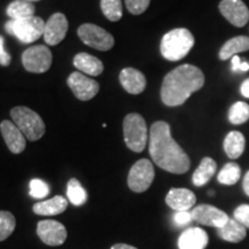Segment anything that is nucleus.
<instances>
[{"label": "nucleus", "instance_id": "1", "mask_svg": "<svg viewBox=\"0 0 249 249\" xmlns=\"http://www.w3.org/2000/svg\"><path fill=\"white\" fill-rule=\"evenodd\" d=\"M149 152L154 163L170 173L182 174L191 167V160L171 135L170 124L165 121L152 124L149 134Z\"/></svg>", "mask_w": 249, "mask_h": 249}, {"label": "nucleus", "instance_id": "2", "mask_svg": "<svg viewBox=\"0 0 249 249\" xmlns=\"http://www.w3.org/2000/svg\"><path fill=\"white\" fill-rule=\"evenodd\" d=\"M203 71L194 65L185 64L174 68L164 77L160 89L161 102L166 107L182 105L193 93L204 86Z\"/></svg>", "mask_w": 249, "mask_h": 249}, {"label": "nucleus", "instance_id": "3", "mask_svg": "<svg viewBox=\"0 0 249 249\" xmlns=\"http://www.w3.org/2000/svg\"><path fill=\"white\" fill-rule=\"evenodd\" d=\"M195 39L186 28H177L165 34L160 42V53L169 61H179L191 52Z\"/></svg>", "mask_w": 249, "mask_h": 249}, {"label": "nucleus", "instance_id": "4", "mask_svg": "<svg viewBox=\"0 0 249 249\" xmlns=\"http://www.w3.org/2000/svg\"><path fill=\"white\" fill-rule=\"evenodd\" d=\"M13 123L29 141H37L44 135L45 124L38 113L27 107H17L11 111Z\"/></svg>", "mask_w": 249, "mask_h": 249}, {"label": "nucleus", "instance_id": "5", "mask_svg": "<svg viewBox=\"0 0 249 249\" xmlns=\"http://www.w3.org/2000/svg\"><path fill=\"white\" fill-rule=\"evenodd\" d=\"M124 140L134 152H142L148 141V128L145 120L139 113H129L124 119Z\"/></svg>", "mask_w": 249, "mask_h": 249}, {"label": "nucleus", "instance_id": "6", "mask_svg": "<svg viewBox=\"0 0 249 249\" xmlns=\"http://www.w3.org/2000/svg\"><path fill=\"white\" fill-rule=\"evenodd\" d=\"M45 22L38 17H30L22 20H9L5 29L17 37L23 44H29L44 35Z\"/></svg>", "mask_w": 249, "mask_h": 249}, {"label": "nucleus", "instance_id": "7", "mask_svg": "<svg viewBox=\"0 0 249 249\" xmlns=\"http://www.w3.org/2000/svg\"><path fill=\"white\" fill-rule=\"evenodd\" d=\"M77 35L86 45L99 51H108L113 48L114 38L110 33L92 23H85L77 29Z\"/></svg>", "mask_w": 249, "mask_h": 249}, {"label": "nucleus", "instance_id": "8", "mask_svg": "<svg viewBox=\"0 0 249 249\" xmlns=\"http://www.w3.org/2000/svg\"><path fill=\"white\" fill-rule=\"evenodd\" d=\"M155 179L154 165L149 160H140L133 165L129 171L128 187L135 193L145 192Z\"/></svg>", "mask_w": 249, "mask_h": 249}, {"label": "nucleus", "instance_id": "9", "mask_svg": "<svg viewBox=\"0 0 249 249\" xmlns=\"http://www.w3.org/2000/svg\"><path fill=\"white\" fill-rule=\"evenodd\" d=\"M22 65L30 73H45L52 65V52L45 45H35L22 54Z\"/></svg>", "mask_w": 249, "mask_h": 249}, {"label": "nucleus", "instance_id": "10", "mask_svg": "<svg viewBox=\"0 0 249 249\" xmlns=\"http://www.w3.org/2000/svg\"><path fill=\"white\" fill-rule=\"evenodd\" d=\"M191 213L194 222L205 226L217 227V229L223 227L230 219L226 213L209 204L197 205L191 211Z\"/></svg>", "mask_w": 249, "mask_h": 249}, {"label": "nucleus", "instance_id": "11", "mask_svg": "<svg viewBox=\"0 0 249 249\" xmlns=\"http://www.w3.org/2000/svg\"><path fill=\"white\" fill-rule=\"evenodd\" d=\"M68 87L71 89L76 98L80 101H90L97 95L99 85L95 80L83 75L80 71H74L68 76Z\"/></svg>", "mask_w": 249, "mask_h": 249}, {"label": "nucleus", "instance_id": "12", "mask_svg": "<svg viewBox=\"0 0 249 249\" xmlns=\"http://www.w3.org/2000/svg\"><path fill=\"white\" fill-rule=\"evenodd\" d=\"M219 12L230 23L236 28H242L249 21V9L242 0H222Z\"/></svg>", "mask_w": 249, "mask_h": 249}, {"label": "nucleus", "instance_id": "13", "mask_svg": "<svg viewBox=\"0 0 249 249\" xmlns=\"http://www.w3.org/2000/svg\"><path fill=\"white\" fill-rule=\"evenodd\" d=\"M37 234L48 246H61L67 239L66 227L57 220H40L37 224Z\"/></svg>", "mask_w": 249, "mask_h": 249}, {"label": "nucleus", "instance_id": "14", "mask_svg": "<svg viewBox=\"0 0 249 249\" xmlns=\"http://www.w3.org/2000/svg\"><path fill=\"white\" fill-rule=\"evenodd\" d=\"M68 30V21L62 13H54L45 22L44 40L48 45H57L66 37Z\"/></svg>", "mask_w": 249, "mask_h": 249}, {"label": "nucleus", "instance_id": "15", "mask_svg": "<svg viewBox=\"0 0 249 249\" xmlns=\"http://www.w3.org/2000/svg\"><path fill=\"white\" fill-rule=\"evenodd\" d=\"M0 130L8 149L13 154H21L26 149V136L14 123L4 120L0 124Z\"/></svg>", "mask_w": 249, "mask_h": 249}, {"label": "nucleus", "instance_id": "16", "mask_svg": "<svg viewBox=\"0 0 249 249\" xmlns=\"http://www.w3.org/2000/svg\"><path fill=\"white\" fill-rule=\"evenodd\" d=\"M165 202L176 211H189L196 203V196L189 189L172 188L167 193Z\"/></svg>", "mask_w": 249, "mask_h": 249}, {"label": "nucleus", "instance_id": "17", "mask_svg": "<svg viewBox=\"0 0 249 249\" xmlns=\"http://www.w3.org/2000/svg\"><path fill=\"white\" fill-rule=\"evenodd\" d=\"M119 81L123 88L132 95H139L144 91L147 87L145 76L135 68H124L119 75Z\"/></svg>", "mask_w": 249, "mask_h": 249}, {"label": "nucleus", "instance_id": "18", "mask_svg": "<svg viewBox=\"0 0 249 249\" xmlns=\"http://www.w3.org/2000/svg\"><path fill=\"white\" fill-rule=\"evenodd\" d=\"M209 238L204 230L198 227H191L183 231L180 235L178 245L180 249H204Z\"/></svg>", "mask_w": 249, "mask_h": 249}, {"label": "nucleus", "instance_id": "19", "mask_svg": "<svg viewBox=\"0 0 249 249\" xmlns=\"http://www.w3.org/2000/svg\"><path fill=\"white\" fill-rule=\"evenodd\" d=\"M68 201L62 196H54L50 200L42 201L36 203L33 207L34 213L39 216H55V214L62 213L67 209Z\"/></svg>", "mask_w": 249, "mask_h": 249}, {"label": "nucleus", "instance_id": "20", "mask_svg": "<svg viewBox=\"0 0 249 249\" xmlns=\"http://www.w3.org/2000/svg\"><path fill=\"white\" fill-rule=\"evenodd\" d=\"M74 66L80 71L88 74L90 76L101 75L104 71V65L98 58L89 53H79L74 57Z\"/></svg>", "mask_w": 249, "mask_h": 249}, {"label": "nucleus", "instance_id": "21", "mask_svg": "<svg viewBox=\"0 0 249 249\" xmlns=\"http://www.w3.org/2000/svg\"><path fill=\"white\" fill-rule=\"evenodd\" d=\"M246 147V140L244 134L238 132V130H232L226 135L224 140V151L227 157L231 160H236L241 157L244 154Z\"/></svg>", "mask_w": 249, "mask_h": 249}, {"label": "nucleus", "instance_id": "22", "mask_svg": "<svg viewBox=\"0 0 249 249\" xmlns=\"http://www.w3.org/2000/svg\"><path fill=\"white\" fill-rule=\"evenodd\" d=\"M249 51V37L247 36H236L229 39L219 50L220 60H227L233 55H238L240 52Z\"/></svg>", "mask_w": 249, "mask_h": 249}, {"label": "nucleus", "instance_id": "23", "mask_svg": "<svg viewBox=\"0 0 249 249\" xmlns=\"http://www.w3.org/2000/svg\"><path fill=\"white\" fill-rule=\"evenodd\" d=\"M218 234H219L223 240L236 244V242H240L246 238L247 230H246L244 225L236 222L235 219H231L230 218L225 225L218 229Z\"/></svg>", "mask_w": 249, "mask_h": 249}, {"label": "nucleus", "instance_id": "24", "mask_svg": "<svg viewBox=\"0 0 249 249\" xmlns=\"http://www.w3.org/2000/svg\"><path fill=\"white\" fill-rule=\"evenodd\" d=\"M217 171V163L214 161L211 157H204L201 160L200 165H198L197 169L195 170L194 174H193V183L196 187L204 186L205 183L213 178V174Z\"/></svg>", "mask_w": 249, "mask_h": 249}, {"label": "nucleus", "instance_id": "25", "mask_svg": "<svg viewBox=\"0 0 249 249\" xmlns=\"http://www.w3.org/2000/svg\"><path fill=\"white\" fill-rule=\"evenodd\" d=\"M6 13L11 20H22L35 14V6L33 2L26 1V0H14L8 5Z\"/></svg>", "mask_w": 249, "mask_h": 249}, {"label": "nucleus", "instance_id": "26", "mask_svg": "<svg viewBox=\"0 0 249 249\" xmlns=\"http://www.w3.org/2000/svg\"><path fill=\"white\" fill-rule=\"evenodd\" d=\"M67 197L71 204L80 207L88 200V194L83 188L80 181L75 178L71 179L67 183Z\"/></svg>", "mask_w": 249, "mask_h": 249}, {"label": "nucleus", "instance_id": "27", "mask_svg": "<svg viewBox=\"0 0 249 249\" xmlns=\"http://www.w3.org/2000/svg\"><path fill=\"white\" fill-rule=\"evenodd\" d=\"M241 177V169L236 163H227L218 173V181L223 185L232 186L239 181Z\"/></svg>", "mask_w": 249, "mask_h": 249}, {"label": "nucleus", "instance_id": "28", "mask_svg": "<svg viewBox=\"0 0 249 249\" xmlns=\"http://www.w3.org/2000/svg\"><path fill=\"white\" fill-rule=\"evenodd\" d=\"M101 8L105 18L112 22H117L123 17L121 0H101Z\"/></svg>", "mask_w": 249, "mask_h": 249}, {"label": "nucleus", "instance_id": "29", "mask_svg": "<svg viewBox=\"0 0 249 249\" xmlns=\"http://www.w3.org/2000/svg\"><path fill=\"white\" fill-rule=\"evenodd\" d=\"M229 120L232 124H241L249 120V105L245 102H236L229 111Z\"/></svg>", "mask_w": 249, "mask_h": 249}, {"label": "nucleus", "instance_id": "30", "mask_svg": "<svg viewBox=\"0 0 249 249\" xmlns=\"http://www.w3.org/2000/svg\"><path fill=\"white\" fill-rule=\"evenodd\" d=\"M17 220L9 211H0V241H4L14 232Z\"/></svg>", "mask_w": 249, "mask_h": 249}, {"label": "nucleus", "instance_id": "31", "mask_svg": "<svg viewBox=\"0 0 249 249\" xmlns=\"http://www.w3.org/2000/svg\"><path fill=\"white\" fill-rule=\"evenodd\" d=\"M29 187H30V196H33L34 198H37V200L46 197L50 193V187L48 183L40 179L31 180Z\"/></svg>", "mask_w": 249, "mask_h": 249}, {"label": "nucleus", "instance_id": "32", "mask_svg": "<svg viewBox=\"0 0 249 249\" xmlns=\"http://www.w3.org/2000/svg\"><path fill=\"white\" fill-rule=\"evenodd\" d=\"M127 9L134 15H140L144 13L149 7L150 0H124Z\"/></svg>", "mask_w": 249, "mask_h": 249}, {"label": "nucleus", "instance_id": "33", "mask_svg": "<svg viewBox=\"0 0 249 249\" xmlns=\"http://www.w3.org/2000/svg\"><path fill=\"white\" fill-rule=\"evenodd\" d=\"M234 219L249 229V204H241L234 210Z\"/></svg>", "mask_w": 249, "mask_h": 249}, {"label": "nucleus", "instance_id": "34", "mask_svg": "<svg viewBox=\"0 0 249 249\" xmlns=\"http://www.w3.org/2000/svg\"><path fill=\"white\" fill-rule=\"evenodd\" d=\"M173 220L178 226L187 225L193 220L192 213L189 211H177V213L173 217Z\"/></svg>", "mask_w": 249, "mask_h": 249}, {"label": "nucleus", "instance_id": "35", "mask_svg": "<svg viewBox=\"0 0 249 249\" xmlns=\"http://www.w3.org/2000/svg\"><path fill=\"white\" fill-rule=\"evenodd\" d=\"M11 61L12 57L5 48L4 37L0 36V65H1V66H8V65L11 64Z\"/></svg>", "mask_w": 249, "mask_h": 249}, {"label": "nucleus", "instance_id": "36", "mask_svg": "<svg viewBox=\"0 0 249 249\" xmlns=\"http://www.w3.org/2000/svg\"><path fill=\"white\" fill-rule=\"evenodd\" d=\"M231 62H232V71H240V66L242 64L240 57H239V55H233Z\"/></svg>", "mask_w": 249, "mask_h": 249}, {"label": "nucleus", "instance_id": "37", "mask_svg": "<svg viewBox=\"0 0 249 249\" xmlns=\"http://www.w3.org/2000/svg\"><path fill=\"white\" fill-rule=\"evenodd\" d=\"M240 91H241V95L244 96V97L249 98V77L248 79H246L244 82L241 83Z\"/></svg>", "mask_w": 249, "mask_h": 249}, {"label": "nucleus", "instance_id": "38", "mask_svg": "<svg viewBox=\"0 0 249 249\" xmlns=\"http://www.w3.org/2000/svg\"><path fill=\"white\" fill-rule=\"evenodd\" d=\"M242 186H244V191L246 193V195L249 197V171L247 173H246L245 178H244V183H242Z\"/></svg>", "mask_w": 249, "mask_h": 249}, {"label": "nucleus", "instance_id": "39", "mask_svg": "<svg viewBox=\"0 0 249 249\" xmlns=\"http://www.w3.org/2000/svg\"><path fill=\"white\" fill-rule=\"evenodd\" d=\"M111 249H138V248L133 247V246L126 245V244H117V245L112 246Z\"/></svg>", "mask_w": 249, "mask_h": 249}, {"label": "nucleus", "instance_id": "40", "mask_svg": "<svg viewBox=\"0 0 249 249\" xmlns=\"http://www.w3.org/2000/svg\"><path fill=\"white\" fill-rule=\"evenodd\" d=\"M26 1H29V2H35V1H39V0H26Z\"/></svg>", "mask_w": 249, "mask_h": 249}]
</instances>
